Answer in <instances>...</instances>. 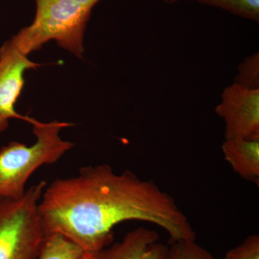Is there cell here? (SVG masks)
Returning a JSON list of instances; mask_svg holds the SVG:
<instances>
[{
  "label": "cell",
  "instance_id": "4",
  "mask_svg": "<svg viewBox=\"0 0 259 259\" xmlns=\"http://www.w3.org/2000/svg\"><path fill=\"white\" fill-rule=\"evenodd\" d=\"M47 186L41 181L20 199H0V259H38L46 237L38 204Z\"/></svg>",
  "mask_w": 259,
  "mask_h": 259
},
{
  "label": "cell",
  "instance_id": "14",
  "mask_svg": "<svg viewBox=\"0 0 259 259\" xmlns=\"http://www.w3.org/2000/svg\"><path fill=\"white\" fill-rule=\"evenodd\" d=\"M76 259H100L99 252L83 251Z\"/></svg>",
  "mask_w": 259,
  "mask_h": 259
},
{
  "label": "cell",
  "instance_id": "6",
  "mask_svg": "<svg viewBox=\"0 0 259 259\" xmlns=\"http://www.w3.org/2000/svg\"><path fill=\"white\" fill-rule=\"evenodd\" d=\"M214 111L225 122V140L259 139V90L233 83Z\"/></svg>",
  "mask_w": 259,
  "mask_h": 259
},
{
  "label": "cell",
  "instance_id": "10",
  "mask_svg": "<svg viewBox=\"0 0 259 259\" xmlns=\"http://www.w3.org/2000/svg\"><path fill=\"white\" fill-rule=\"evenodd\" d=\"M175 3L180 0H163ZM197 3L215 7L232 14L258 23L259 0H193Z\"/></svg>",
  "mask_w": 259,
  "mask_h": 259
},
{
  "label": "cell",
  "instance_id": "13",
  "mask_svg": "<svg viewBox=\"0 0 259 259\" xmlns=\"http://www.w3.org/2000/svg\"><path fill=\"white\" fill-rule=\"evenodd\" d=\"M223 259H259V236L247 237L241 244L228 250Z\"/></svg>",
  "mask_w": 259,
  "mask_h": 259
},
{
  "label": "cell",
  "instance_id": "12",
  "mask_svg": "<svg viewBox=\"0 0 259 259\" xmlns=\"http://www.w3.org/2000/svg\"><path fill=\"white\" fill-rule=\"evenodd\" d=\"M166 259H218L195 241H182L171 243Z\"/></svg>",
  "mask_w": 259,
  "mask_h": 259
},
{
  "label": "cell",
  "instance_id": "7",
  "mask_svg": "<svg viewBox=\"0 0 259 259\" xmlns=\"http://www.w3.org/2000/svg\"><path fill=\"white\" fill-rule=\"evenodd\" d=\"M169 247L159 235L144 227L134 229L123 239L99 252L100 259H166Z\"/></svg>",
  "mask_w": 259,
  "mask_h": 259
},
{
  "label": "cell",
  "instance_id": "9",
  "mask_svg": "<svg viewBox=\"0 0 259 259\" xmlns=\"http://www.w3.org/2000/svg\"><path fill=\"white\" fill-rule=\"evenodd\" d=\"M83 250L59 234L46 236L38 259H76Z\"/></svg>",
  "mask_w": 259,
  "mask_h": 259
},
{
  "label": "cell",
  "instance_id": "2",
  "mask_svg": "<svg viewBox=\"0 0 259 259\" xmlns=\"http://www.w3.org/2000/svg\"><path fill=\"white\" fill-rule=\"evenodd\" d=\"M101 0H35V18L10 40L28 56L48 42L82 59L83 35L94 7Z\"/></svg>",
  "mask_w": 259,
  "mask_h": 259
},
{
  "label": "cell",
  "instance_id": "8",
  "mask_svg": "<svg viewBox=\"0 0 259 259\" xmlns=\"http://www.w3.org/2000/svg\"><path fill=\"white\" fill-rule=\"evenodd\" d=\"M222 151L233 171L259 185V139L225 140Z\"/></svg>",
  "mask_w": 259,
  "mask_h": 259
},
{
  "label": "cell",
  "instance_id": "5",
  "mask_svg": "<svg viewBox=\"0 0 259 259\" xmlns=\"http://www.w3.org/2000/svg\"><path fill=\"white\" fill-rule=\"evenodd\" d=\"M40 66L30 61L10 39L0 47V134L8 128L11 119L33 122L34 118L19 114L15 105L25 87V72Z\"/></svg>",
  "mask_w": 259,
  "mask_h": 259
},
{
  "label": "cell",
  "instance_id": "3",
  "mask_svg": "<svg viewBox=\"0 0 259 259\" xmlns=\"http://www.w3.org/2000/svg\"><path fill=\"white\" fill-rule=\"evenodd\" d=\"M31 146L13 141L0 148V199H17L26 192L25 186L37 168L55 163L74 147L61 139L60 132L72 124L64 121L44 122L34 119Z\"/></svg>",
  "mask_w": 259,
  "mask_h": 259
},
{
  "label": "cell",
  "instance_id": "11",
  "mask_svg": "<svg viewBox=\"0 0 259 259\" xmlns=\"http://www.w3.org/2000/svg\"><path fill=\"white\" fill-rule=\"evenodd\" d=\"M234 83L249 90H259V53L248 56L238 67Z\"/></svg>",
  "mask_w": 259,
  "mask_h": 259
},
{
  "label": "cell",
  "instance_id": "1",
  "mask_svg": "<svg viewBox=\"0 0 259 259\" xmlns=\"http://www.w3.org/2000/svg\"><path fill=\"white\" fill-rule=\"evenodd\" d=\"M38 210L46 236L61 235L83 251L106 248L114 227L127 221L161 227L171 243L196 240L188 218L169 194L128 170L115 173L108 164L83 167L76 176L56 179L44 190Z\"/></svg>",
  "mask_w": 259,
  "mask_h": 259
}]
</instances>
